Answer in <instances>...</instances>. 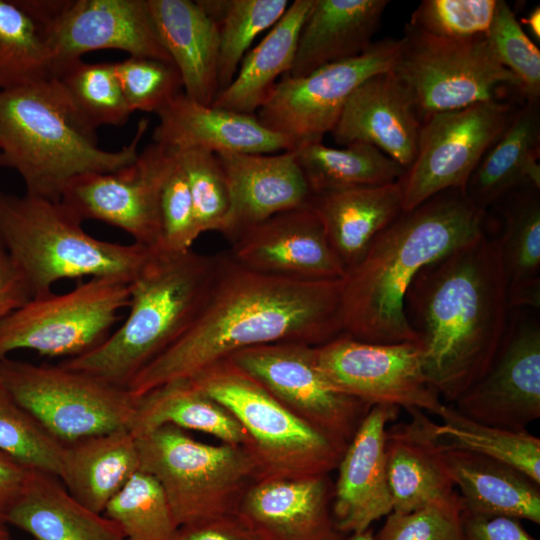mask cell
Returning a JSON list of instances; mask_svg holds the SVG:
<instances>
[{"mask_svg": "<svg viewBox=\"0 0 540 540\" xmlns=\"http://www.w3.org/2000/svg\"><path fill=\"white\" fill-rule=\"evenodd\" d=\"M340 281H302L259 273L224 253L218 274L189 328L142 369L127 389L140 397L191 379L251 347L297 342L320 346L342 334Z\"/></svg>", "mask_w": 540, "mask_h": 540, "instance_id": "cell-1", "label": "cell"}, {"mask_svg": "<svg viewBox=\"0 0 540 540\" xmlns=\"http://www.w3.org/2000/svg\"><path fill=\"white\" fill-rule=\"evenodd\" d=\"M507 280L497 238L486 229L424 267L404 299L425 373L453 404L487 371L508 326Z\"/></svg>", "mask_w": 540, "mask_h": 540, "instance_id": "cell-2", "label": "cell"}, {"mask_svg": "<svg viewBox=\"0 0 540 540\" xmlns=\"http://www.w3.org/2000/svg\"><path fill=\"white\" fill-rule=\"evenodd\" d=\"M486 220L460 189L403 211L341 280L342 334L371 343L418 342L404 312L410 284L424 267L480 235Z\"/></svg>", "mask_w": 540, "mask_h": 540, "instance_id": "cell-3", "label": "cell"}, {"mask_svg": "<svg viewBox=\"0 0 540 540\" xmlns=\"http://www.w3.org/2000/svg\"><path fill=\"white\" fill-rule=\"evenodd\" d=\"M148 123L141 119L128 145L107 151L99 147L96 131L77 116L53 78L3 90L0 167L21 177L26 194L60 201L74 178L135 162Z\"/></svg>", "mask_w": 540, "mask_h": 540, "instance_id": "cell-4", "label": "cell"}, {"mask_svg": "<svg viewBox=\"0 0 540 540\" xmlns=\"http://www.w3.org/2000/svg\"><path fill=\"white\" fill-rule=\"evenodd\" d=\"M224 253L151 249L129 283L128 313L93 350L64 359V367L125 387L192 324L218 274Z\"/></svg>", "mask_w": 540, "mask_h": 540, "instance_id": "cell-5", "label": "cell"}, {"mask_svg": "<svg viewBox=\"0 0 540 540\" xmlns=\"http://www.w3.org/2000/svg\"><path fill=\"white\" fill-rule=\"evenodd\" d=\"M0 238L32 298L53 292L65 279L100 277L130 283L151 250L95 238L61 201L2 189Z\"/></svg>", "mask_w": 540, "mask_h": 540, "instance_id": "cell-6", "label": "cell"}, {"mask_svg": "<svg viewBox=\"0 0 540 540\" xmlns=\"http://www.w3.org/2000/svg\"><path fill=\"white\" fill-rule=\"evenodd\" d=\"M189 380L244 428L258 479L326 475L337 468L347 446L293 413L230 360Z\"/></svg>", "mask_w": 540, "mask_h": 540, "instance_id": "cell-7", "label": "cell"}, {"mask_svg": "<svg viewBox=\"0 0 540 540\" xmlns=\"http://www.w3.org/2000/svg\"><path fill=\"white\" fill-rule=\"evenodd\" d=\"M135 438L140 470L157 480L178 527L234 514L258 479L256 465L242 446L203 443L173 425Z\"/></svg>", "mask_w": 540, "mask_h": 540, "instance_id": "cell-8", "label": "cell"}, {"mask_svg": "<svg viewBox=\"0 0 540 540\" xmlns=\"http://www.w3.org/2000/svg\"><path fill=\"white\" fill-rule=\"evenodd\" d=\"M391 72L412 96L422 121L436 113L508 98L507 92L524 96L519 80L499 62L486 35L448 40L406 24Z\"/></svg>", "mask_w": 540, "mask_h": 540, "instance_id": "cell-9", "label": "cell"}, {"mask_svg": "<svg viewBox=\"0 0 540 540\" xmlns=\"http://www.w3.org/2000/svg\"><path fill=\"white\" fill-rule=\"evenodd\" d=\"M0 381L15 401L61 443L129 429L137 398L127 388L58 365L0 360Z\"/></svg>", "mask_w": 540, "mask_h": 540, "instance_id": "cell-10", "label": "cell"}, {"mask_svg": "<svg viewBox=\"0 0 540 540\" xmlns=\"http://www.w3.org/2000/svg\"><path fill=\"white\" fill-rule=\"evenodd\" d=\"M129 297V283L98 277L31 298L0 320V360L24 349L66 359L85 354L112 333Z\"/></svg>", "mask_w": 540, "mask_h": 540, "instance_id": "cell-11", "label": "cell"}, {"mask_svg": "<svg viewBox=\"0 0 540 540\" xmlns=\"http://www.w3.org/2000/svg\"><path fill=\"white\" fill-rule=\"evenodd\" d=\"M523 101L493 99L425 118L415 160L400 179L403 211L449 189L464 191L478 163L510 125Z\"/></svg>", "mask_w": 540, "mask_h": 540, "instance_id": "cell-12", "label": "cell"}, {"mask_svg": "<svg viewBox=\"0 0 540 540\" xmlns=\"http://www.w3.org/2000/svg\"><path fill=\"white\" fill-rule=\"evenodd\" d=\"M401 47L402 38H387L373 42L356 57L327 64L306 76L286 73L256 117L269 130L288 138L294 149L322 142L353 92L368 78L391 71Z\"/></svg>", "mask_w": 540, "mask_h": 540, "instance_id": "cell-13", "label": "cell"}, {"mask_svg": "<svg viewBox=\"0 0 540 540\" xmlns=\"http://www.w3.org/2000/svg\"><path fill=\"white\" fill-rule=\"evenodd\" d=\"M227 359L293 413L346 446L372 407L330 383L318 366L316 346L266 344Z\"/></svg>", "mask_w": 540, "mask_h": 540, "instance_id": "cell-14", "label": "cell"}, {"mask_svg": "<svg viewBox=\"0 0 540 540\" xmlns=\"http://www.w3.org/2000/svg\"><path fill=\"white\" fill-rule=\"evenodd\" d=\"M316 358L333 386L371 406L438 416L446 404L425 373L419 342L371 343L340 334L316 346Z\"/></svg>", "mask_w": 540, "mask_h": 540, "instance_id": "cell-15", "label": "cell"}, {"mask_svg": "<svg viewBox=\"0 0 540 540\" xmlns=\"http://www.w3.org/2000/svg\"><path fill=\"white\" fill-rule=\"evenodd\" d=\"M170 152L153 142L126 167L74 178L60 201L82 223L110 224L129 234L133 243L156 249L161 241L160 185Z\"/></svg>", "mask_w": 540, "mask_h": 540, "instance_id": "cell-16", "label": "cell"}, {"mask_svg": "<svg viewBox=\"0 0 540 540\" xmlns=\"http://www.w3.org/2000/svg\"><path fill=\"white\" fill-rule=\"evenodd\" d=\"M486 425L524 431L540 417V324L516 317L484 375L453 404Z\"/></svg>", "mask_w": 540, "mask_h": 540, "instance_id": "cell-17", "label": "cell"}, {"mask_svg": "<svg viewBox=\"0 0 540 540\" xmlns=\"http://www.w3.org/2000/svg\"><path fill=\"white\" fill-rule=\"evenodd\" d=\"M229 256L253 271L302 281H340L346 268L305 206L276 214L233 241Z\"/></svg>", "mask_w": 540, "mask_h": 540, "instance_id": "cell-18", "label": "cell"}, {"mask_svg": "<svg viewBox=\"0 0 540 540\" xmlns=\"http://www.w3.org/2000/svg\"><path fill=\"white\" fill-rule=\"evenodd\" d=\"M50 44L53 77L83 55L102 49L171 61L146 0H65L53 23Z\"/></svg>", "mask_w": 540, "mask_h": 540, "instance_id": "cell-19", "label": "cell"}, {"mask_svg": "<svg viewBox=\"0 0 540 540\" xmlns=\"http://www.w3.org/2000/svg\"><path fill=\"white\" fill-rule=\"evenodd\" d=\"M329 474L259 478L243 494L235 514L259 540H342L332 512Z\"/></svg>", "mask_w": 540, "mask_h": 540, "instance_id": "cell-20", "label": "cell"}, {"mask_svg": "<svg viewBox=\"0 0 540 540\" xmlns=\"http://www.w3.org/2000/svg\"><path fill=\"white\" fill-rule=\"evenodd\" d=\"M392 405H374L348 443L337 466L332 512L338 530L364 531L393 510L385 460V432L398 417Z\"/></svg>", "mask_w": 540, "mask_h": 540, "instance_id": "cell-21", "label": "cell"}, {"mask_svg": "<svg viewBox=\"0 0 540 540\" xmlns=\"http://www.w3.org/2000/svg\"><path fill=\"white\" fill-rule=\"evenodd\" d=\"M421 125L412 96L388 71L353 92L330 133L339 145L370 144L407 170L417 154Z\"/></svg>", "mask_w": 540, "mask_h": 540, "instance_id": "cell-22", "label": "cell"}, {"mask_svg": "<svg viewBox=\"0 0 540 540\" xmlns=\"http://www.w3.org/2000/svg\"><path fill=\"white\" fill-rule=\"evenodd\" d=\"M216 156L230 193L231 209L223 233L230 242L276 214L309 205L312 194L293 150Z\"/></svg>", "mask_w": 540, "mask_h": 540, "instance_id": "cell-23", "label": "cell"}, {"mask_svg": "<svg viewBox=\"0 0 540 540\" xmlns=\"http://www.w3.org/2000/svg\"><path fill=\"white\" fill-rule=\"evenodd\" d=\"M157 115L153 142L175 150L273 154L294 149L288 138L263 126L256 115L207 106L183 91Z\"/></svg>", "mask_w": 540, "mask_h": 540, "instance_id": "cell-24", "label": "cell"}, {"mask_svg": "<svg viewBox=\"0 0 540 540\" xmlns=\"http://www.w3.org/2000/svg\"><path fill=\"white\" fill-rule=\"evenodd\" d=\"M385 432V460L394 512H410L452 497L456 490L435 423L419 409Z\"/></svg>", "mask_w": 540, "mask_h": 540, "instance_id": "cell-25", "label": "cell"}, {"mask_svg": "<svg viewBox=\"0 0 540 540\" xmlns=\"http://www.w3.org/2000/svg\"><path fill=\"white\" fill-rule=\"evenodd\" d=\"M146 1L158 37L180 73L184 94L212 105L218 94L217 24L198 1Z\"/></svg>", "mask_w": 540, "mask_h": 540, "instance_id": "cell-26", "label": "cell"}, {"mask_svg": "<svg viewBox=\"0 0 540 540\" xmlns=\"http://www.w3.org/2000/svg\"><path fill=\"white\" fill-rule=\"evenodd\" d=\"M387 0H313L301 28L289 75L302 77L356 57L372 43Z\"/></svg>", "mask_w": 540, "mask_h": 540, "instance_id": "cell-27", "label": "cell"}, {"mask_svg": "<svg viewBox=\"0 0 540 540\" xmlns=\"http://www.w3.org/2000/svg\"><path fill=\"white\" fill-rule=\"evenodd\" d=\"M442 454L464 510L540 524V484L509 464L444 440Z\"/></svg>", "mask_w": 540, "mask_h": 540, "instance_id": "cell-28", "label": "cell"}, {"mask_svg": "<svg viewBox=\"0 0 540 540\" xmlns=\"http://www.w3.org/2000/svg\"><path fill=\"white\" fill-rule=\"evenodd\" d=\"M309 206L347 271L403 212V187L399 180L312 195Z\"/></svg>", "mask_w": 540, "mask_h": 540, "instance_id": "cell-29", "label": "cell"}, {"mask_svg": "<svg viewBox=\"0 0 540 540\" xmlns=\"http://www.w3.org/2000/svg\"><path fill=\"white\" fill-rule=\"evenodd\" d=\"M6 525L35 540H124L114 521L79 503L57 476L35 468L9 511Z\"/></svg>", "mask_w": 540, "mask_h": 540, "instance_id": "cell-30", "label": "cell"}, {"mask_svg": "<svg viewBox=\"0 0 540 540\" xmlns=\"http://www.w3.org/2000/svg\"><path fill=\"white\" fill-rule=\"evenodd\" d=\"M58 478L79 503L103 514L109 501L140 470L135 436L129 429L62 443Z\"/></svg>", "mask_w": 540, "mask_h": 540, "instance_id": "cell-31", "label": "cell"}, {"mask_svg": "<svg viewBox=\"0 0 540 540\" xmlns=\"http://www.w3.org/2000/svg\"><path fill=\"white\" fill-rule=\"evenodd\" d=\"M540 102L525 99L502 136L488 149L471 174L464 193L487 212L511 191L540 188Z\"/></svg>", "mask_w": 540, "mask_h": 540, "instance_id": "cell-32", "label": "cell"}, {"mask_svg": "<svg viewBox=\"0 0 540 540\" xmlns=\"http://www.w3.org/2000/svg\"><path fill=\"white\" fill-rule=\"evenodd\" d=\"M64 0H0V91L53 77L50 32Z\"/></svg>", "mask_w": 540, "mask_h": 540, "instance_id": "cell-33", "label": "cell"}, {"mask_svg": "<svg viewBox=\"0 0 540 540\" xmlns=\"http://www.w3.org/2000/svg\"><path fill=\"white\" fill-rule=\"evenodd\" d=\"M313 0H295L268 34L244 55L232 82L212 106L254 115L271 95L278 77L292 67L299 34Z\"/></svg>", "mask_w": 540, "mask_h": 540, "instance_id": "cell-34", "label": "cell"}, {"mask_svg": "<svg viewBox=\"0 0 540 540\" xmlns=\"http://www.w3.org/2000/svg\"><path fill=\"white\" fill-rule=\"evenodd\" d=\"M163 425L209 434L246 448L249 439L241 424L189 379L160 385L137 397L130 432L138 437Z\"/></svg>", "mask_w": 540, "mask_h": 540, "instance_id": "cell-35", "label": "cell"}, {"mask_svg": "<svg viewBox=\"0 0 540 540\" xmlns=\"http://www.w3.org/2000/svg\"><path fill=\"white\" fill-rule=\"evenodd\" d=\"M312 195L399 181L406 169L376 147L355 142L334 148L314 142L293 149Z\"/></svg>", "mask_w": 540, "mask_h": 540, "instance_id": "cell-36", "label": "cell"}, {"mask_svg": "<svg viewBox=\"0 0 540 540\" xmlns=\"http://www.w3.org/2000/svg\"><path fill=\"white\" fill-rule=\"evenodd\" d=\"M217 24L218 93L234 79L253 40L272 28L287 10V0H198Z\"/></svg>", "mask_w": 540, "mask_h": 540, "instance_id": "cell-37", "label": "cell"}, {"mask_svg": "<svg viewBox=\"0 0 540 540\" xmlns=\"http://www.w3.org/2000/svg\"><path fill=\"white\" fill-rule=\"evenodd\" d=\"M492 207L498 208L502 220V232L496 238L507 289L540 279V188L515 189Z\"/></svg>", "mask_w": 540, "mask_h": 540, "instance_id": "cell-38", "label": "cell"}, {"mask_svg": "<svg viewBox=\"0 0 540 540\" xmlns=\"http://www.w3.org/2000/svg\"><path fill=\"white\" fill-rule=\"evenodd\" d=\"M440 438L452 446L509 464L540 484V438L527 430L511 431L476 422L453 405L445 404L438 415Z\"/></svg>", "mask_w": 540, "mask_h": 540, "instance_id": "cell-39", "label": "cell"}, {"mask_svg": "<svg viewBox=\"0 0 540 540\" xmlns=\"http://www.w3.org/2000/svg\"><path fill=\"white\" fill-rule=\"evenodd\" d=\"M69 105L91 129L124 125L132 113L123 95L114 63H86L63 67L54 77Z\"/></svg>", "mask_w": 540, "mask_h": 540, "instance_id": "cell-40", "label": "cell"}, {"mask_svg": "<svg viewBox=\"0 0 540 540\" xmlns=\"http://www.w3.org/2000/svg\"><path fill=\"white\" fill-rule=\"evenodd\" d=\"M103 515L119 526L124 540H173L178 530L161 486L142 470L109 501Z\"/></svg>", "mask_w": 540, "mask_h": 540, "instance_id": "cell-41", "label": "cell"}, {"mask_svg": "<svg viewBox=\"0 0 540 540\" xmlns=\"http://www.w3.org/2000/svg\"><path fill=\"white\" fill-rule=\"evenodd\" d=\"M176 151L186 175L199 234H223L230 214L231 200L216 154L201 149Z\"/></svg>", "mask_w": 540, "mask_h": 540, "instance_id": "cell-42", "label": "cell"}, {"mask_svg": "<svg viewBox=\"0 0 540 540\" xmlns=\"http://www.w3.org/2000/svg\"><path fill=\"white\" fill-rule=\"evenodd\" d=\"M62 443L46 432L0 381V451L58 477Z\"/></svg>", "mask_w": 540, "mask_h": 540, "instance_id": "cell-43", "label": "cell"}, {"mask_svg": "<svg viewBox=\"0 0 540 540\" xmlns=\"http://www.w3.org/2000/svg\"><path fill=\"white\" fill-rule=\"evenodd\" d=\"M486 37L499 62L519 80L524 96L539 99L540 51L503 0H497Z\"/></svg>", "mask_w": 540, "mask_h": 540, "instance_id": "cell-44", "label": "cell"}, {"mask_svg": "<svg viewBox=\"0 0 540 540\" xmlns=\"http://www.w3.org/2000/svg\"><path fill=\"white\" fill-rule=\"evenodd\" d=\"M117 77L131 110L158 113L183 91L173 62L152 57L128 56L115 62Z\"/></svg>", "mask_w": 540, "mask_h": 540, "instance_id": "cell-45", "label": "cell"}, {"mask_svg": "<svg viewBox=\"0 0 540 540\" xmlns=\"http://www.w3.org/2000/svg\"><path fill=\"white\" fill-rule=\"evenodd\" d=\"M497 0H424L408 23L430 36L466 40L488 33Z\"/></svg>", "mask_w": 540, "mask_h": 540, "instance_id": "cell-46", "label": "cell"}, {"mask_svg": "<svg viewBox=\"0 0 540 540\" xmlns=\"http://www.w3.org/2000/svg\"><path fill=\"white\" fill-rule=\"evenodd\" d=\"M167 147V146H166ZM159 193L161 241L156 249L185 252L200 236L185 172L176 150L170 148Z\"/></svg>", "mask_w": 540, "mask_h": 540, "instance_id": "cell-47", "label": "cell"}, {"mask_svg": "<svg viewBox=\"0 0 540 540\" xmlns=\"http://www.w3.org/2000/svg\"><path fill=\"white\" fill-rule=\"evenodd\" d=\"M458 494L410 512H390L374 540H463Z\"/></svg>", "mask_w": 540, "mask_h": 540, "instance_id": "cell-48", "label": "cell"}, {"mask_svg": "<svg viewBox=\"0 0 540 540\" xmlns=\"http://www.w3.org/2000/svg\"><path fill=\"white\" fill-rule=\"evenodd\" d=\"M463 540H538L521 520L506 516L481 515L462 510Z\"/></svg>", "mask_w": 540, "mask_h": 540, "instance_id": "cell-49", "label": "cell"}, {"mask_svg": "<svg viewBox=\"0 0 540 540\" xmlns=\"http://www.w3.org/2000/svg\"><path fill=\"white\" fill-rule=\"evenodd\" d=\"M173 540H259L234 513L213 516L178 527Z\"/></svg>", "mask_w": 540, "mask_h": 540, "instance_id": "cell-50", "label": "cell"}, {"mask_svg": "<svg viewBox=\"0 0 540 540\" xmlns=\"http://www.w3.org/2000/svg\"><path fill=\"white\" fill-rule=\"evenodd\" d=\"M32 298L28 285L0 238V320Z\"/></svg>", "mask_w": 540, "mask_h": 540, "instance_id": "cell-51", "label": "cell"}, {"mask_svg": "<svg viewBox=\"0 0 540 540\" xmlns=\"http://www.w3.org/2000/svg\"><path fill=\"white\" fill-rule=\"evenodd\" d=\"M32 467L0 451V524L19 498Z\"/></svg>", "mask_w": 540, "mask_h": 540, "instance_id": "cell-52", "label": "cell"}, {"mask_svg": "<svg viewBox=\"0 0 540 540\" xmlns=\"http://www.w3.org/2000/svg\"><path fill=\"white\" fill-rule=\"evenodd\" d=\"M528 27L530 32L537 38H540V9L535 7L526 17L520 20ZM519 21V22H520Z\"/></svg>", "mask_w": 540, "mask_h": 540, "instance_id": "cell-53", "label": "cell"}, {"mask_svg": "<svg viewBox=\"0 0 540 540\" xmlns=\"http://www.w3.org/2000/svg\"><path fill=\"white\" fill-rule=\"evenodd\" d=\"M342 540H374V532L370 527L364 531L347 534Z\"/></svg>", "mask_w": 540, "mask_h": 540, "instance_id": "cell-54", "label": "cell"}, {"mask_svg": "<svg viewBox=\"0 0 540 540\" xmlns=\"http://www.w3.org/2000/svg\"><path fill=\"white\" fill-rule=\"evenodd\" d=\"M0 540H14L5 524H0Z\"/></svg>", "mask_w": 540, "mask_h": 540, "instance_id": "cell-55", "label": "cell"}]
</instances>
